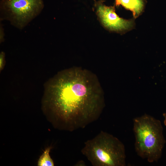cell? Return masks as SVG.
Listing matches in <instances>:
<instances>
[{
	"label": "cell",
	"mask_w": 166,
	"mask_h": 166,
	"mask_svg": "<svg viewBox=\"0 0 166 166\" xmlns=\"http://www.w3.org/2000/svg\"><path fill=\"white\" fill-rule=\"evenodd\" d=\"M45 89V103L60 129L73 131L85 128L98 119L105 106L97 77L80 68L60 72Z\"/></svg>",
	"instance_id": "obj_1"
},
{
	"label": "cell",
	"mask_w": 166,
	"mask_h": 166,
	"mask_svg": "<svg viewBox=\"0 0 166 166\" xmlns=\"http://www.w3.org/2000/svg\"><path fill=\"white\" fill-rule=\"evenodd\" d=\"M136 152L149 163L157 162L161 158L166 140L160 121L144 114L133 119Z\"/></svg>",
	"instance_id": "obj_2"
},
{
	"label": "cell",
	"mask_w": 166,
	"mask_h": 166,
	"mask_svg": "<svg viewBox=\"0 0 166 166\" xmlns=\"http://www.w3.org/2000/svg\"><path fill=\"white\" fill-rule=\"evenodd\" d=\"M81 152L93 166H125L124 144L117 138L101 131L84 143Z\"/></svg>",
	"instance_id": "obj_3"
},
{
	"label": "cell",
	"mask_w": 166,
	"mask_h": 166,
	"mask_svg": "<svg viewBox=\"0 0 166 166\" xmlns=\"http://www.w3.org/2000/svg\"><path fill=\"white\" fill-rule=\"evenodd\" d=\"M43 0H1L0 20H6L22 30L42 12Z\"/></svg>",
	"instance_id": "obj_4"
},
{
	"label": "cell",
	"mask_w": 166,
	"mask_h": 166,
	"mask_svg": "<svg viewBox=\"0 0 166 166\" xmlns=\"http://www.w3.org/2000/svg\"><path fill=\"white\" fill-rule=\"evenodd\" d=\"M95 5L97 16L103 25L109 30L123 33L134 27V20L119 17L115 12L114 6H106L103 1L96 2Z\"/></svg>",
	"instance_id": "obj_5"
},
{
	"label": "cell",
	"mask_w": 166,
	"mask_h": 166,
	"mask_svg": "<svg viewBox=\"0 0 166 166\" xmlns=\"http://www.w3.org/2000/svg\"><path fill=\"white\" fill-rule=\"evenodd\" d=\"M116 6L121 5L132 12L134 18L142 14L145 5V0H115Z\"/></svg>",
	"instance_id": "obj_6"
},
{
	"label": "cell",
	"mask_w": 166,
	"mask_h": 166,
	"mask_svg": "<svg viewBox=\"0 0 166 166\" xmlns=\"http://www.w3.org/2000/svg\"><path fill=\"white\" fill-rule=\"evenodd\" d=\"M51 148H47L44 152L39 158L38 165L39 166H53L54 165L53 160L51 158L49 152Z\"/></svg>",
	"instance_id": "obj_7"
},
{
	"label": "cell",
	"mask_w": 166,
	"mask_h": 166,
	"mask_svg": "<svg viewBox=\"0 0 166 166\" xmlns=\"http://www.w3.org/2000/svg\"><path fill=\"white\" fill-rule=\"evenodd\" d=\"M5 53L3 52H1L0 53V69L2 70L5 63Z\"/></svg>",
	"instance_id": "obj_8"
},
{
	"label": "cell",
	"mask_w": 166,
	"mask_h": 166,
	"mask_svg": "<svg viewBox=\"0 0 166 166\" xmlns=\"http://www.w3.org/2000/svg\"><path fill=\"white\" fill-rule=\"evenodd\" d=\"M4 29L1 24L0 26V42L1 43L4 41Z\"/></svg>",
	"instance_id": "obj_9"
},
{
	"label": "cell",
	"mask_w": 166,
	"mask_h": 166,
	"mask_svg": "<svg viewBox=\"0 0 166 166\" xmlns=\"http://www.w3.org/2000/svg\"><path fill=\"white\" fill-rule=\"evenodd\" d=\"M76 166H85V164L83 161H80L75 164Z\"/></svg>",
	"instance_id": "obj_10"
},
{
	"label": "cell",
	"mask_w": 166,
	"mask_h": 166,
	"mask_svg": "<svg viewBox=\"0 0 166 166\" xmlns=\"http://www.w3.org/2000/svg\"><path fill=\"white\" fill-rule=\"evenodd\" d=\"M163 116L164 118V125L166 126V113H163Z\"/></svg>",
	"instance_id": "obj_11"
}]
</instances>
